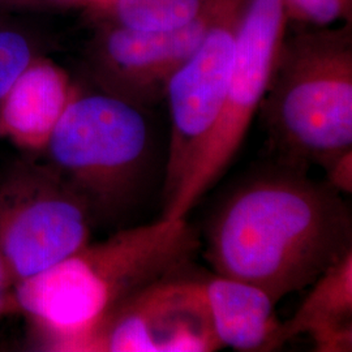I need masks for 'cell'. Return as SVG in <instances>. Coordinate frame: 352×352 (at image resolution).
<instances>
[{
  "label": "cell",
  "instance_id": "cell-8",
  "mask_svg": "<svg viewBox=\"0 0 352 352\" xmlns=\"http://www.w3.org/2000/svg\"><path fill=\"white\" fill-rule=\"evenodd\" d=\"M245 3L232 7L210 29L166 85L171 136L164 168V208L187 180L219 119Z\"/></svg>",
  "mask_w": 352,
  "mask_h": 352
},
{
  "label": "cell",
  "instance_id": "cell-9",
  "mask_svg": "<svg viewBox=\"0 0 352 352\" xmlns=\"http://www.w3.org/2000/svg\"><path fill=\"white\" fill-rule=\"evenodd\" d=\"M221 347L205 278L193 276L189 267L123 302L100 329L90 352H210Z\"/></svg>",
  "mask_w": 352,
  "mask_h": 352
},
{
  "label": "cell",
  "instance_id": "cell-15",
  "mask_svg": "<svg viewBox=\"0 0 352 352\" xmlns=\"http://www.w3.org/2000/svg\"><path fill=\"white\" fill-rule=\"evenodd\" d=\"M282 4L289 20L311 25H329L351 14L349 0H282Z\"/></svg>",
  "mask_w": 352,
  "mask_h": 352
},
{
  "label": "cell",
  "instance_id": "cell-21",
  "mask_svg": "<svg viewBox=\"0 0 352 352\" xmlns=\"http://www.w3.org/2000/svg\"><path fill=\"white\" fill-rule=\"evenodd\" d=\"M349 1H351V3H352V0H349Z\"/></svg>",
  "mask_w": 352,
  "mask_h": 352
},
{
  "label": "cell",
  "instance_id": "cell-1",
  "mask_svg": "<svg viewBox=\"0 0 352 352\" xmlns=\"http://www.w3.org/2000/svg\"><path fill=\"white\" fill-rule=\"evenodd\" d=\"M273 160L214 205L204 257L215 274L264 289L277 304L352 251V213L343 195L308 175V167Z\"/></svg>",
  "mask_w": 352,
  "mask_h": 352
},
{
  "label": "cell",
  "instance_id": "cell-3",
  "mask_svg": "<svg viewBox=\"0 0 352 352\" xmlns=\"http://www.w3.org/2000/svg\"><path fill=\"white\" fill-rule=\"evenodd\" d=\"M260 110L277 160L324 168L352 151L350 30L285 38Z\"/></svg>",
  "mask_w": 352,
  "mask_h": 352
},
{
  "label": "cell",
  "instance_id": "cell-13",
  "mask_svg": "<svg viewBox=\"0 0 352 352\" xmlns=\"http://www.w3.org/2000/svg\"><path fill=\"white\" fill-rule=\"evenodd\" d=\"M208 0H113L102 8L118 25L157 32L184 25L195 19Z\"/></svg>",
  "mask_w": 352,
  "mask_h": 352
},
{
  "label": "cell",
  "instance_id": "cell-5",
  "mask_svg": "<svg viewBox=\"0 0 352 352\" xmlns=\"http://www.w3.org/2000/svg\"><path fill=\"white\" fill-rule=\"evenodd\" d=\"M287 23L282 0H247L219 119L187 180L164 206L162 218H187L234 161L264 100Z\"/></svg>",
  "mask_w": 352,
  "mask_h": 352
},
{
  "label": "cell",
  "instance_id": "cell-2",
  "mask_svg": "<svg viewBox=\"0 0 352 352\" xmlns=\"http://www.w3.org/2000/svg\"><path fill=\"white\" fill-rule=\"evenodd\" d=\"M201 240L187 218L126 227L87 243L50 269L13 286L39 350L90 352L113 312L151 283L189 269Z\"/></svg>",
  "mask_w": 352,
  "mask_h": 352
},
{
  "label": "cell",
  "instance_id": "cell-12",
  "mask_svg": "<svg viewBox=\"0 0 352 352\" xmlns=\"http://www.w3.org/2000/svg\"><path fill=\"white\" fill-rule=\"evenodd\" d=\"M299 308L282 322V340L309 336L317 352L352 350V251L309 286Z\"/></svg>",
  "mask_w": 352,
  "mask_h": 352
},
{
  "label": "cell",
  "instance_id": "cell-10",
  "mask_svg": "<svg viewBox=\"0 0 352 352\" xmlns=\"http://www.w3.org/2000/svg\"><path fill=\"white\" fill-rule=\"evenodd\" d=\"M78 88L62 67L39 55L0 98V139L20 151L43 154Z\"/></svg>",
  "mask_w": 352,
  "mask_h": 352
},
{
  "label": "cell",
  "instance_id": "cell-18",
  "mask_svg": "<svg viewBox=\"0 0 352 352\" xmlns=\"http://www.w3.org/2000/svg\"><path fill=\"white\" fill-rule=\"evenodd\" d=\"M7 287H13L12 278L3 257V253L0 251V289Z\"/></svg>",
  "mask_w": 352,
  "mask_h": 352
},
{
  "label": "cell",
  "instance_id": "cell-16",
  "mask_svg": "<svg viewBox=\"0 0 352 352\" xmlns=\"http://www.w3.org/2000/svg\"><path fill=\"white\" fill-rule=\"evenodd\" d=\"M327 184L340 193L351 195L352 192V151H346L333 160L327 167Z\"/></svg>",
  "mask_w": 352,
  "mask_h": 352
},
{
  "label": "cell",
  "instance_id": "cell-19",
  "mask_svg": "<svg viewBox=\"0 0 352 352\" xmlns=\"http://www.w3.org/2000/svg\"><path fill=\"white\" fill-rule=\"evenodd\" d=\"M63 1H72V3H81V4H89L93 6L96 8H104L106 6H109L113 0H63Z\"/></svg>",
  "mask_w": 352,
  "mask_h": 352
},
{
  "label": "cell",
  "instance_id": "cell-14",
  "mask_svg": "<svg viewBox=\"0 0 352 352\" xmlns=\"http://www.w3.org/2000/svg\"><path fill=\"white\" fill-rule=\"evenodd\" d=\"M34 37L0 16V98L28 64L39 56Z\"/></svg>",
  "mask_w": 352,
  "mask_h": 352
},
{
  "label": "cell",
  "instance_id": "cell-4",
  "mask_svg": "<svg viewBox=\"0 0 352 352\" xmlns=\"http://www.w3.org/2000/svg\"><path fill=\"white\" fill-rule=\"evenodd\" d=\"M43 154L87 204L93 223L123 221L151 182L153 141L142 109L103 91L78 89Z\"/></svg>",
  "mask_w": 352,
  "mask_h": 352
},
{
  "label": "cell",
  "instance_id": "cell-11",
  "mask_svg": "<svg viewBox=\"0 0 352 352\" xmlns=\"http://www.w3.org/2000/svg\"><path fill=\"white\" fill-rule=\"evenodd\" d=\"M205 295L222 347L240 352H265L285 344L282 322L274 312L276 302L264 289L214 274L205 278Z\"/></svg>",
  "mask_w": 352,
  "mask_h": 352
},
{
  "label": "cell",
  "instance_id": "cell-7",
  "mask_svg": "<svg viewBox=\"0 0 352 352\" xmlns=\"http://www.w3.org/2000/svg\"><path fill=\"white\" fill-rule=\"evenodd\" d=\"M245 0H208L184 25L142 32L111 23L91 43L90 77L98 90L144 107L164 97L168 80L232 7Z\"/></svg>",
  "mask_w": 352,
  "mask_h": 352
},
{
  "label": "cell",
  "instance_id": "cell-6",
  "mask_svg": "<svg viewBox=\"0 0 352 352\" xmlns=\"http://www.w3.org/2000/svg\"><path fill=\"white\" fill-rule=\"evenodd\" d=\"M88 206L47 162H19L0 182V251L13 286L90 241Z\"/></svg>",
  "mask_w": 352,
  "mask_h": 352
},
{
  "label": "cell",
  "instance_id": "cell-20",
  "mask_svg": "<svg viewBox=\"0 0 352 352\" xmlns=\"http://www.w3.org/2000/svg\"><path fill=\"white\" fill-rule=\"evenodd\" d=\"M43 0H0V4L3 6H34Z\"/></svg>",
  "mask_w": 352,
  "mask_h": 352
},
{
  "label": "cell",
  "instance_id": "cell-17",
  "mask_svg": "<svg viewBox=\"0 0 352 352\" xmlns=\"http://www.w3.org/2000/svg\"><path fill=\"white\" fill-rule=\"evenodd\" d=\"M20 314L13 287L0 289V320L6 316Z\"/></svg>",
  "mask_w": 352,
  "mask_h": 352
}]
</instances>
